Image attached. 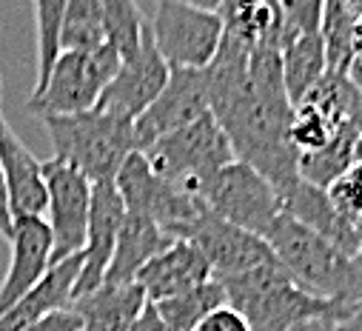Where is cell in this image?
<instances>
[{"instance_id": "obj_1", "label": "cell", "mask_w": 362, "mask_h": 331, "mask_svg": "<svg viewBox=\"0 0 362 331\" xmlns=\"http://www.w3.org/2000/svg\"><path fill=\"white\" fill-rule=\"evenodd\" d=\"M291 115L294 106L283 86L280 49L265 46L251 52V86L231 109L214 117L228 134L237 160L257 169L280 194L300 180Z\"/></svg>"}, {"instance_id": "obj_2", "label": "cell", "mask_w": 362, "mask_h": 331, "mask_svg": "<svg viewBox=\"0 0 362 331\" xmlns=\"http://www.w3.org/2000/svg\"><path fill=\"white\" fill-rule=\"evenodd\" d=\"M265 240L277 263L303 291L337 303L342 306V311L362 303V266L348 260L337 245H331L308 226L283 211Z\"/></svg>"}, {"instance_id": "obj_3", "label": "cell", "mask_w": 362, "mask_h": 331, "mask_svg": "<svg viewBox=\"0 0 362 331\" xmlns=\"http://www.w3.org/2000/svg\"><path fill=\"white\" fill-rule=\"evenodd\" d=\"M43 126L52 137L54 160L71 166L92 186L115 183L126 157L137 151L134 120L103 109L69 117H46Z\"/></svg>"}, {"instance_id": "obj_4", "label": "cell", "mask_w": 362, "mask_h": 331, "mask_svg": "<svg viewBox=\"0 0 362 331\" xmlns=\"http://www.w3.org/2000/svg\"><path fill=\"white\" fill-rule=\"evenodd\" d=\"M220 283L228 306L245 317L251 331H294L305 320L342 314V306L303 291L280 263Z\"/></svg>"}, {"instance_id": "obj_5", "label": "cell", "mask_w": 362, "mask_h": 331, "mask_svg": "<svg viewBox=\"0 0 362 331\" xmlns=\"http://www.w3.org/2000/svg\"><path fill=\"white\" fill-rule=\"evenodd\" d=\"M143 154L163 180L183 186L197 197L209 178H214L220 169L237 160L228 134L223 132V126L214 120L211 112L186 129L160 137Z\"/></svg>"}, {"instance_id": "obj_6", "label": "cell", "mask_w": 362, "mask_h": 331, "mask_svg": "<svg viewBox=\"0 0 362 331\" xmlns=\"http://www.w3.org/2000/svg\"><path fill=\"white\" fill-rule=\"evenodd\" d=\"M120 66L123 60L109 43L88 54L63 52L46 80L43 92L32 95L26 100V109L40 120L92 112L98 109L106 86L115 80Z\"/></svg>"}, {"instance_id": "obj_7", "label": "cell", "mask_w": 362, "mask_h": 331, "mask_svg": "<svg viewBox=\"0 0 362 331\" xmlns=\"http://www.w3.org/2000/svg\"><path fill=\"white\" fill-rule=\"evenodd\" d=\"M220 4L192 0H160L148 23L154 46L168 69H209L220 52L226 26L217 12Z\"/></svg>"}, {"instance_id": "obj_8", "label": "cell", "mask_w": 362, "mask_h": 331, "mask_svg": "<svg viewBox=\"0 0 362 331\" xmlns=\"http://www.w3.org/2000/svg\"><path fill=\"white\" fill-rule=\"evenodd\" d=\"M115 186L123 197L126 214H140L154 220L171 240H183L189 228L206 214L203 200L183 189L163 180L146 160L143 151H132L123 169L115 178Z\"/></svg>"}, {"instance_id": "obj_9", "label": "cell", "mask_w": 362, "mask_h": 331, "mask_svg": "<svg viewBox=\"0 0 362 331\" xmlns=\"http://www.w3.org/2000/svg\"><path fill=\"white\" fill-rule=\"evenodd\" d=\"M200 200L214 217L259 237H265L283 214L280 192L243 160L228 163L209 178L200 189Z\"/></svg>"}, {"instance_id": "obj_10", "label": "cell", "mask_w": 362, "mask_h": 331, "mask_svg": "<svg viewBox=\"0 0 362 331\" xmlns=\"http://www.w3.org/2000/svg\"><path fill=\"white\" fill-rule=\"evenodd\" d=\"M43 178L49 192L46 226L52 231V266L74 255H83L88 214H92V183L60 160L43 163Z\"/></svg>"}, {"instance_id": "obj_11", "label": "cell", "mask_w": 362, "mask_h": 331, "mask_svg": "<svg viewBox=\"0 0 362 331\" xmlns=\"http://www.w3.org/2000/svg\"><path fill=\"white\" fill-rule=\"evenodd\" d=\"M209 106V74L206 69H171L165 89L160 98L134 120V143L137 151H146L165 134H174L206 117Z\"/></svg>"}, {"instance_id": "obj_12", "label": "cell", "mask_w": 362, "mask_h": 331, "mask_svg": "<svg viewBox=\"0 0 362 331\" xmlns=\"http://www.w3.org/2000/svg\"><path fill=\"white\" fill-rule=\"evenodd\" d=\"M183 240L194 243L203 252L214 280L243 277L248 272H257L262 266L277 263V257H274V252H271L265 237L251 234L245 228H237V226L214 217L209 209L189 228V234Z\"/></svg>"}, {"instance_id": "obj_13", "label": "cell", "mask_w": 362, "mask_h": 331, "mask_svg": "<svg viewBox=\"0 0 362 331\" xmlns=\"http://www.w3.org/2000/svg\"><path fill=\"white\" fill-rule=\"evenodd\" d=\"M168 74H171V69L160 57V52L154 46V37H151V29H146L140 52L134 57L123 60L120 71L106 86L98 109L129 117V120H137L160 98V92L168 83Z\"/></svg>"}, {"instance_id": "obj_14", "label": "cell", "mask_w": 362, "mask_h": 331, "mask_svg": "<svg viewBox=\"0 0 362 331\" xmlns=\"http://www.w3.org/2000/svg\"><path fill=\"white\" fill-rule=\"evenodd\" d=\"M126 220V206L115 183H95L92 186V214H88L86 248H83V269L74 286V297H83L103 286L115 245Z\"/></svg>"}, {"instance_id": "obj_15", "label": "cell", "mask_w": 362, "mask_h": 331, "mask_svg": "<svg viewBox=\"0 0 362 331\" xmlns=\"http://www.w3.org/2000/svg\"><path fill=\"white\" fill-rule=\"evenodd\" d=\"M0 169H4L9 206L15 220H35L46 214L49 192L43 178V163L26 149L15 129L0 120Z\"/></svg>"}, {"instance_id": "obj_16", "label": "cell", "mask_w": 362, "mask_h": 331, "mask_svg": "<svg viewBox=\"0 0 362 331\" xmlns=\"http://www.w3.org/2000/svg\"><path fill=\"white\" fill-rule=\"evenodd\" d=\"M9 272L0 283V314L29 294L52 269V231L46 220H15Z\"/></svg>"}, {"instance_id": "obj_17", "label": "cell", "mask_w": 362, "mask_h": 331, "mask_svg": "<svg viewBox=\"0 0 362 331\" xmlns=\"http://www.w3.org/2000/svg\"><path fill=\"white\" fill-rule=\"evenodd\" d=\"M209 280L214 277L200 248L189 240H174L163 255H157L148 266L140 269L134 283H140L148 303H163V300L186 294Z\"/></svg>"}, {"instance_id": "obj_18", "label": "cell", "mask_w": 362, "mask_h": 331, "mask_svg": "<svg viewBox=\"0 0 362 331\" xmlns=\"http://www.w3.org/2000/svg\"><path fill=\"white\" fill-rule=\"evenodd\" d=\"M80 269H83V255L54 263L29 294H23L9 311L0 314V331H23V328L46 320L49 314L69 308L74 300V286H77Z\"/></svg>"}, {"instance_id": "obj_19", "label": "cell", "mask_w": 362, "mask_h": 331, "mask_svg": "<svg viewBox=\"0 0 362 331\" xmlns=\"http://www.w3.org/2000/svg\"><path fill=\"white\" fill-rule=\"evenodd\" d=\"M148 306L140 283H103L100 289L71 300V311L83 331H132Z\"/></svg>"}, {"instance_id": "obj_20", "label": "cell", "mask_w": 362, "mask_h": 331, "mask_svg": "<svg viewBox=\"0 0 362 331\" xmlns=\"http://www.w3.org/2000/svg\"><path fill=\"white\" fill-rule=\"evenodd\" d=\"M171 243L174 240L154 220L140 214H126L103 283H134L140 269L148 266L157 255H163Z\"/></svg>"}, {"instance_id": "obj_21", "label": "cell", "mask_w": 362, "mask_h": 331, "mask_svg": "<svg viewBox=\"0 0 362 331\" xmlns=\"http://www.w3.org/2000/svg\"><path fill=\"white\" fill-rule=\"evenodd\" d=\"M226 35L237 37L251 52L283 43V4L265 0H226L217 6Z\"/></svg>"}, {"instance_id": "obj_22", "label": "cell", "mask_w": 362, "mask_h": 331, "mask_svg": "<svg viewBox=\"0 0 362 331\" xmlns=\"http://www.w3.org/2000/svg\"><path fill=\"white\" fill-rule=\"evenodd\" d=\"M280 66H283V86L291 100V106H300L314 95V89L328 74L325 46L320 35L297 37L280 49Z\"/></svg>"}, {"instance_id": "obj_23", "label": "cell", "mask_w": 362, "mask_h": 331, "mask_svg": "<svg viewBox=\"0 0 362 331\" xmlns=\"http://www.w3.org/2000/svg\"><path fill=\"white\" fill-rule=\"evenodd\" d=\"M359 160H362V132L354 123H345L339 134L331 140V146H325L317 154H300L297 175L300 180L328 192Z\"/></svg>"}, {"instance_id": "obj_24", "label": "cell", "mask_w": 362, "mask_h": 331, "mask_svg": "<svg viewBox=\"0 0 362 331\" xmlns=\"http://www.w3.org/2000/svg\"><path fill=\"white\" fill-rule=\"evenodd\" d=\"M362 4H348V0H325L322 4V23L320 37L325 46L328 74H345L354 60V23Z\"/></svg>"}, {"instance_id": "obj_25", "label": "cell", "mask_w": 362, "mask_h": 331, "mask_svg": "<svg viewBox=\"0 0 362 331\" xmlns=\"http://www.w3.org/2000/svg\"><path fill=\"white\" fill-rule=\"evenodd\" d=\"M160 314V320L174 328V331H194L211 311L228 306V297H226V289L220 280H209L186 294L180 297H171V300H163V303H151Z\"/></svg>"}, {"instance_id": "obj_26", "label": "cell", "mask_w": 362, "mask_h": 331, "mask_svg": "<svg viewBox=\"0 0 362 331\" xmlns=\"http://www.w3.org/2000/svg\"><path fill=\"white\" fill-rule=\"evenodd\" d=\"M106 43L103 0H69L60 26V49L88 54Z\"/></svg>"}, {"instance_id": "obj_27", "label": "cell", "mask_w": 362, "mask_h": 331, "mask_svg": "<svg viewBox=\"0 0 362 331\" xmlns=\"http://www.w3.org/2000/svg\"><path fill=\"white\" fill-rule=\"evenodd\" d=\"M103 23L106 43L120 54V60H129L140 52L148 23L137 4H132V0H103Z\"/></svg>"}, {"instance_id": "obj_28", "label": "cell", "mask_w": 362, "mask_h": 331, "mask_svg": "<svg viewBox=\"0 0 362 331\" xmlns=\"http://www.w3.org/2000/svg\"><path fill=\"white\" fill-rule=\"evenodd\" d=\"M63 12H66V0H37L35 4V18H37V80H35V92H43L46 80L60 60V26H63Z\"/></svg>"}, {"instance_id": "obj_29", "label": "cell", "mask_w": 362, "mask_h": 331, "mask_svg": "<svg viewBox=\"0 0 362 331\" xmlns=\"http://www.w3.org/2000/svg\"><path fill=\"white\" fill-rule=\"evenodd\" d=\"M328 197L334 203V211L339 214V220L359 245V266H362V160L328 189Z\"/></svg>"}, {"instance_id": "obj_30", "label": "cell", "mask_w": 362, "mask_h": 331, "mask_svg": "<svg viewBox=\"0 0 362 331\" xmlns=\"http://www.w3.org/2000/svg\"><path fill=\"white\" fill-rule=\"evenodd\" d=\"M322 23V4L320 0H286L283 4V43H291L297 37L320 35Z\"/></svg>"}, {"instance_id": "obj_31", "label": "cell", "mask_w": 362, "mask_h": 331, "mask_svg": "<svg viewBox=\"0 0 362 331\" xmlns=\"http://www.w3.org/2000/svg\"><path fill=\"white\" fill-rule=\"evenodd\" d=\"M194 331H251L248 328V323H245V317L237 311V308H231V306H223V308H217V311H211Z\"/></svg>"}, {"instance_id": "obj_32", "label": "cell", "mask_w": 362, "mask_h": 331, "mask_svg": "<svg viewBox=\"0 0 362 331\" xmlns=\"http://www.w3.org/2000/svg\"><path fill=\"white\" fill-rule=\"evenodd\" d=\"M23 331H83V328H80L77 314H74L71 308H63V311L49 314V317H46V320H40V323H35V325L23 328Z\"/></svg>"}, {"instance_id": "obj_33", "label": "cell", "mask_w": 362, "mask_h": 331, "mask_svg": "<svg viewBox=\"0 0 362 331\" xmlns=\"http://www.w3.org/2000/svg\"><path fill=\"white\" fill-rule=\"evenodd\" d=\"M12 234H15V217H12V206H9V192H6L4 169H0V237L12 240Z\"/></svg>"}, {"instance_id": "obj_34", "label": "cell", "mask_w": 362, "mask_h": 331, "mask_svg": "<svg viewBox=\"0 0 362 331\" xmlns=\"http://www.w3.org/2000/svg\"><path fill=\"white\" fill-rule=\"evenodd\" d=\"M132 331H174V328H168L163 320H160V314H157V308L148 303L146 308H143V314L137 317V323L132 325Z\"/></svg>"}, {"instance_id": "obj_35", "label": "cell", "mask_w": 362, "mask_h": 331, "mask_svg": "<svg viewBox=\"0 0 362 331\" xmlns=\"http://www.w3.org/2000/svg\"><path fill=\"white\" fill-rule=\"evenodd\" d=\"M339 317L337 314H328V317H314V320H305L300 323L294 331H339Z\"/></svg>"}, {"instance_id": "obj_36", "label": "cell", "mask_w": 362, "mask_h": 331, "mask_svg": "<svg viewBox=\"0 0 362 331\" xmlns=\"http://www.w3.org/2000/svg\"><path fill=\"white\" fill-rule=\"evenodd\" d=\"M337 323H339V331H362V303L354 308H345Z\"/></svg>"}, {"instance_id": "obj_37", "label": "cell", "mask_w": 362, "mask_h": 331, "mask_svg": "<svg viewBox=\"0 0 362 331\" xmlns=\"http://www.w3.org/2000/svg\"><path fill=\"white\" fill-rule=\"evenodd\" d=\"M354 57L362 60V9H359L356 23H354Z\"/></svg>"}, {"instance_id": "obj_38", "label": "cell", "mask_w": 362, "mask_h": 331, "mask_svg": "<svg viewBox=\"0 0 362 331\" xmlns=\"http://www.w3.org/2000/svg\"><path fill=\"white\" fill-rule=\"evenodd\" d=\"M0 120H4V117H0Z\"/></svg>"}]
</instances>
